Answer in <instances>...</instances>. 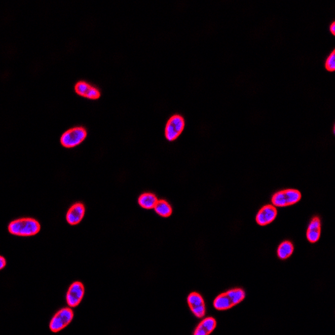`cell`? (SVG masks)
<instances>
[{"mask_svg": "<svg viewBox=\"0 0 335 335\" xmlns=\"http://www.w3.org/2000/svg\"><path fill=\"white\" fill-rule=\"evenodd\" d=\"M8 230L10 233L18 237H32L41 231V225L36 219L21 218L10 222Z\"/></svg>", "mask_w": 335, "mask_h": 335, "instance_id": "obj_1", "label": "cell"}, {"mask_svg": "<svg viewBox=\"0 0 335 335\" xmlns=\"http://www.w3.org/2000/svg\"><path fill=\"white\" fill-rule=\"evenodd\" d=\"M246 292L241 288H235L221 293L214 301V307L217 310H227L232 309L243 301Z\"/></svg>", "mask_w": 335, "mask_h": 335, "instance_id": "obj_2", "label": "cell"}, {"mask_svg": "<svg viewBox=\"0 0 335 335\" xmlns=\"http://www.w3.org/2000/svg\"><path fill=\"white\" fill-rule=\"evenodd\" d=\"M302 195L300 191L294 189H288L279 192H277L272 197V203L275 207H286L289 205H295L301 200Z\"/></svg>", "mask_w": 335, "mask_h": 335, "instance_id": "obj_3", "label": "cell"}, {"mask_svg": "<svg viewBox=\"0 0 335 335\" xmlns=\"http://www.w3.org/2000/svg\"><path fill=\"white\" fill-rule=\"evenodd\" d=\"M74 318V313L70 308H64L59 310L50 323V329L53 333H58L70 324Z\"/></svg>", "mask_w": 335, "mask_h": 335, "instance_id": "obj_4", "label": "cell"}, {"mask_svg": "<svg viewBox=\"0 0 335 335\" xmlns=\"http://www.w3.org/2000/svg\"><path fill=\"white\" fill-rule=\"evenodd\" d=\"M87 137V130L82 127H76L65 131L60 138V143L65 147H74L79 145Z\"/></svg>", "mask_w": 335, "mask_h": 335, "instance_id": "obj_5", "label": "cell"}, {"mask_svg": "<svg viewBox=\"0 0 335 335\" xmlns=\"http://www.w3.org/2000/svg\"><path fill=\"white\" fill-rule=\"evenodd\" d=\"M184 120L180 115L172 116L167 123L165 128V138L169 141H174L183 132Z\"/></svg>", "mask_w": 335, "mask_h": 335, "instance_id": "obj_6", "label": "cell"}, {"mask_svg": "<svg viewBox=\"0 0 335 335\" xmlns=\"http://www.w3.org/2000/svg\"><path fill=\"white\" fill-rule=\"evenodd\" d=\"M85 287L82 282H75L70 285L66 293V303L70 308L78 307L84 296Z\"/></svg>", "mask_w": 335, "mask_h": 335, "instance_id": "obj_7", "label": "cell"}, {"mask_svg": "<svg viewBox=\"0 0 335 335\" xmlns=\"http://www.w3.org/2000/svg\"><path fill=\"white\" fill-rule=\"evenodd\" d=\"M187 302L194 315L199 318H203L205 315V301L201 295L198 292H192L189 295Z\"/></svg>", "mask_w": 335, "mask_h": 335, "instance_id": "obj_8", "label": "cell"}, {"mask_svg": "<svg viewBox=\"0 0 335 335\" xmlns=\"http://www.w3.org/2000/svg\"><path fill=\"white\" fill-rule=\"evenodd\" d=\"M277 211L274 205H265L262 208L256 215V220L259 226L265 227L274 221L277 217Z\"/></svg>", "mask_w": 335, "mask_h": 335, "instance_id": "obj_9", "label": "cell"}, {"mask_svg": "<svg viewBox=\"0 0 335 335\" xmlns=\"http://www.w3.org/2000/svg\"><path fill=\"white\" fill-rule=\"evenodd\" d=\"M76 92L80 96L87 97L90 99H97L101 96L100 91L97 87H93L89 83L84 82V81H80L75 86Z\"/></svg>", "mask_w": 335, "mask_h": 335, "instance_id": "obj_10", "label": "cell"}, {"mask_svg": "<svg viewBox=\"0 0 335 335\" xmlns=\"http://www.w3.org/2000/svg\"><path fill=\"white\" fill-rule=\"evenodd\" d=\"M86 212L85 205L82 203H76L69 209L66 214L68 224L76 226L82 221Z\"/></svg>", "mask_w": 335, "mask_h": 335, "instance_id": "obj_11", "label": "cell"}, {"mask_svg": "<svg viewBox=\"0 0 335 335\" xmlns=\"http://www.w3.org/2000/svg\"><path fill=\"white\" fill-rule=\"evenodd\" d=\"M321 220L318 217H314L312 219L307 231V239L309 242L315 243L320 238Z\"/></svg>", "mask_w": 335, "mask_h": 335, "instance_id": "obj_12", "label": "cell"}, {"mask_svg": "<svg viewBox=\"0 0 335 335\" xmlns=\"http://www.w3.org/2000/svg\"><path fill=\"white\" fill-rule=\"evenodd\" d=\"M216 327V321L215 318H206L200 322L194 332L195 335H208L212 333Z\"/></svg>", "mask_w": 335, "mask_h": 335, "instance_id": "obj_13", "label": "cell"}, {"mask_svg": "<svg viewBox=\"0 0 335 335\" xmlns=\"http://www.w3.org/2000/svg\"><path fill=\"white\" fill-rule=\"evenodd\" d=\"M158 199L156 196L152 193H144L138 197V205L146 210L155 209V205L157 204Z\"/></svg>", "mask_w": 335, "mask_h": 335, "instance_id": "obj_14", "label": "cell"}, {"mask_svg": "<svg viewBox=\"0 0 335 335\" xmlns=\"http://www.w3.org/2000/svg\"><path fill=\"white\" fill-rule=\"evenodd\" d=\"M293 251L294 246L292 242L288 241H283L277 248V256L281 260H286L291 256Z\"/></svg>", "mask_w": 335, "mask_h": 335, "instance_id": "obj_15", "label": "cell"}, {"mask_svg": "<svg viewBox=\"0 0 335 335\" xmlns=\"http://www.w3.org/2000/svg\"><path fill=\"white\" fill-rule=\"evenodd\" d=\"M155 210L158 215L164 217V218L170 216L173 212L171 205H169L166 200H158L157 204L155 205Z\"/></svg>", "mask_w": 335, "mask_h": 335, "instance_id": "obj_16", "label": "cell"}, {"mask_svg": "<svg viewBox=\"0 0 335 335\" xmlns=\"http://www.w3.org/2000/svg\"><path fill=\"white\" fill-rule=\"evenodd\" d=\"M325 67L329 71H333L335 70V51H333L329 55L328 59L326 60Z\"/></svg>", "mask_w": 335, "mask_h": 335, "instance_id": "obj_17", "label": "cell"}, {"mask_svg": "<svg viewBox=\"0 0 335 335\" xmlns=\"http://www.w3.org/2000/svg\"><path fill=\"white\" fill-rule=\"evenodd\" d=\"M0 263H1V265H0V269H4L5 266H6V260H5V258L4 257V256H1V257H0Z\"/></svg>", "mask_w": 335, "mask_h": 335, "instance_id": "obj_18", "label": "cell"}, {"mask_svg": "<svg viewBox=\"0 0 335 335\" xmlns=\"http://www.w3.org/2000/svg\"><path fill=\"white\" fill-rule=\"evenodd\" d=\"M330 31L332 34H335V23L333 22L330 25Z\"/></svg>", "mask_w": 335, "mask_h": 335, "instance_id": "obj_19", "label": "cell"}]
</instances>
